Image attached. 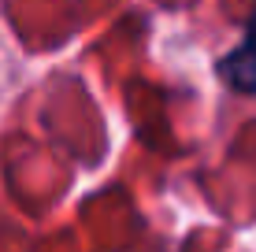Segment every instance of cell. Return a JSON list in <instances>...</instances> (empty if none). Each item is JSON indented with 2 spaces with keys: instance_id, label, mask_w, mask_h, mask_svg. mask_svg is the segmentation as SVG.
<instances>
[{
  "instance_id": "1",
  "label": "cell",
  "mask_w": 256,
  "mask_h": 252,
  "mask_svg": "<svg viewBox=\"0 0 256 252\" xmlns=\"http://www.w3.org/2000/svg\"><path fill=\"white\" fill-rule=\"evenodd\" d=\"M223 74L230 78V85H238V89L256 93V15H252V26L245 33V41L226 56Z\"/></svg>"
}]
</instances>
